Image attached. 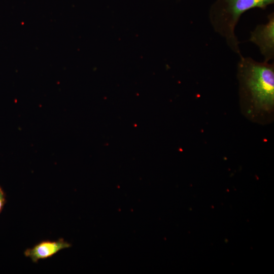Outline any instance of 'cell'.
<instances>
[{"label":"cell","instance_id":"1","mask_svg":"<svg viewBox=\"0 0 274 274\" xmlns=\"http://www.w3.org/2000/svg\"><path fill=\"white\" fill-rule=\"evenodd\" d=\"M236 76L241 101L256 113H271L274 106V63L239 57Z\"/></svg>","mask_w":274,"mask_h":274},{"label":"cell","instance_id":"2","mask_svg":"<svg viewBox=\"0 0 274 274\" xmlns=\"http://www.w3.org/2000/svg\"><path fill=\"white\" fill-rule=\"evenodd\" d=\"M273 3L274 0H215L209 9V21L229 49L241 57L240 42L235 31L241 16L252 9L265 10Z\"/></svg>","mask_w":274,"mask_h":274},{"label":"cell","instance_id":"3","mask_svg":"<svg viewBox=\"0 0 274 274\" xmlns=\"http://www.w3.org/2000/svg\"><path fill=\"white\" fill-rule=\"evenodd\" d=\"M265 23L259 24L250 31L249 41L255 45L263 57V61L274 59V13L267 17Z\"/></svg>","mask_w":274,"mask_h":274},{"label":"cell","instance_id":"4","mask_svg":"<svg viewBox=\"0 0 274 274\" xmlns=\"http://www.w3.org/2000/svg\"><path fill=\"white\" fill-rule=\"evenodd\" d=\"M72 245L63 238L57 241H43L31 248L26 249L24 252L25 257H29L33 263L40 260L52 257L60 251L69 248Z\"/></svg>","mask_w":274,"mask_h":274},{"label":"cell","instance_id":"5","mask_svg":"<svg viewBox=\"0 0 274 274\" xmlns=\"http://www.w3.org/2000/svg\"><path fill=\"white\" fill-rule=\"evenodd\" d=\"M6 194L2 188L0 186V214L2 212L4 207L6 203Z\"/></svg>","mask_w":274,"mask_h":274}]
</instances>
